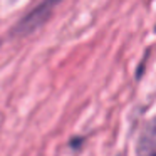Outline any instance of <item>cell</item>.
<instances>
[{
    "mask_svg": "<svg viewBox=\"0 0 156 156\" xmlns=\"http://www.w3.org/2000/svg\"><path fill=\"white\" fill-rule=\"evenodd\" d=\"M61 2L62 0H39L37 4L14 25L12 35L14 37H27V35L37 32L51 19V15L54 14L55 7Z\"/></svg>",
    "mask_w": 156,
    "mask_h": 156,
    "instance_id": "1",
    "label": "cell"
},
{
    "mask_svg": "<svg viewBox=\"0 0 156 156\" xmlns=\"http://www.w3.org/2000/svg\"><path fill=\"white\" fill-rule=\"evenodd\" d=\"M136 154L156 156V124L153 119H149L139 133V138L136 141Z\"/></svg>",
    "mask_w": 156,
    "mask_h": 156,
    "instance_id": "2",
    "label": "cell"
}]
</instances>
